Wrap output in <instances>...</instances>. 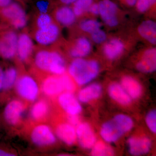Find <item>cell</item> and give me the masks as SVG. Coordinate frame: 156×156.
<instances>
[{"mask_svg": "<svg viewBox=\"0 0 156 156\" xmlns=\"http://www.w3.org/2000/svg\"><path fill=\"white\" fill-rule=\"evenodd\" d=\"M34 61L36 66L39 69L54 75L63 74L66 69L63 56L54 50H39L36 53Z\"/></svg>", "mask_w": 156, "mask_h": 156, "instance_id": "1", "label": "cell"}, {"mask_svg": "<svg viewBox=\"0 0 156 156\" xmlns=\"http://www.w3.org/2000/svg\"><path fill=\"white\" fill-rule=\"evenodd\" d=\"M68 72L71 77L77 84L83 85L97 76L99 72V66L95 60L76 58L69 65Z\"/></svg>", "mask_w": 156, "mask_h": 156, "instance_id": "2", "label": "cell"}, {"mask_svg": "<svg viewBox=\"0 0 156 156\" xmlns=\"http://www.w3.org/2000/svg\"><path fill=\"white\" fill-rule=\"evenodd\" d=\"M133 125V120L130 117L125 115H118L102 125L101 135L106 142H115L130 131Z\"/></svg>", "mask_w": 156, "mask_h": 156, "instance_id": "3", "label": "cell"}, {"mask_svg": "<svg viewBox=\"0 0 156 156\" xmlns=\"http://www.w3.org/2000/svg\"><path fill=\"white\" fill-rule=\"evenodd\" d=\"M1 14L6 22L14 30L22 29L27 25L28 17L22 5L12 2L1 9Z\"/></svg>", "mask_w": 156, "mask_h": 156, "instance_id": "4", "label": "cell"}, {"mask_svg": "<svg viewBox=\"0 0 156 156\" xmlns=\"http://www.w3.org/2000/svg\"><path fill=\"white\" fill-rule=\"evenodd\" d=\"M16 88L18 95L29 101L35 100L39 94V87L37 82L30 76L25 75L17 80Z\"/></svg>", "mask_w": 156, "mask_h": 156, "instance_id": "5", "label": "cell"}, {"mask_svg": "<svg viewBox=\"0 0 156 156\" xmlns=\"http://www.w3.org/2000/svg\"><path fill=\"white\" fill-rule=\"evenodd\" d=\"M18 35L14 30L5 32L0 38V54L3 58L10 59L17 55Z\"/></svg>", "mask_w": 156, "mask_h": 156, "instance_id": "6", "label": "cell"}, {"mask_svg": "<svg viewBox=\"0 0 156 156\" xmlns=\"http://www.w3.org/2000/svg\"><path fill=\"white\" fill-rule=\"evenodd\" d=\"M59 27L53 22L46 28L37 29L34 34V38L38 44L48 46L55 43L59 37Z\"/></svg>", "mask_w": 156, "mask_h": 156, "instance_id": "7", "label": "cell"}, {"mask_svg": "<svg viewBox=\"0 0 156 156\" xmlns=\"http://www.w3.org/2000/svg\"><path fill=\"white\" fill-rule=\"evenodd\" d=\"M99 13L103 22L110 27H115L119 23L117 16L118 7L110 0H102L99 4Z\"/></svg>", "mask_w": 156, "mask_h": 156, "instance_id": "8", "label": "cell"}, {"mask_svg": "<svg viewBox=\"0 0 156 156\" xmlns=\"http://www.w3.org/2000/svg\"><path fill=\"white\" fill-rule=\"evenodd\" d=\"M31 138L34 143L39 146L51 145L56 141V136L51 128L44 125H39L34 128Z\"/></svg>", "mask_w": 156, "mask_h": 156, "instance_id": "9", "label": "cell"}, {"mask_svg": "<svg viewBox=\"0 0 156 156\" xmlns=\"http://www.w3.org/2000/svg\"><path fill=\"white\" fill-rule=\"evenodd\" d=\"M34 46L31 37L27 32H23L18 35L17 55L20 60L28 61L32 55Z\"/></svg>", "mask_w": 156, "mask_h": 156, "instance_id": "10", "label": "cell"}, {"mask_svg": "<svg viewBox=\"0 0 156 156\" xmlns=\"http://www.w3.org/2000/svg\"><path fill=\"white\" fill-rule=\"evenodd\" d=\"M42 90L48 96H54L65 91L62 76L53 75L48 77L42 84Z\"/></svg>", "mask_w": 156, "mask_h": 156, "instance_id": "11", "label": "cell"}, {"mask_svg": "<svg viewBox=\"0 0 156 156\" xmlns=\"http://www.w3.org/2000/svg\"><path fill=\"white\" fill-rule=\"evenodd\" d=\"M58 102L62 109L69 115L80 113L82 108L80 104L71 92H65L60 94Z\"/></svg>", "mask_w": 156, "mask_h": 156, "instance_id": "12", "label": "cell"}, {"mask_svg": "<svg viewBox=\"0 0 156 156\" xmlns=\"http://www.w3.org/2000/svg\"><path fill=\"white\" fill-rule=\"evenodd\" d=\"M25 107L20 101L14 100L8 103L4 111V117L7 122L11 125L18 124Z\"/></svg>", "mask_w": 156, "mask_h": 156, "instance_id": "13", "label": "cell"}, {"mask_svg": "<svg viewBox=\"0 0 156 156\" xmlns=\"http://www.w3.org/2000/svg\"><path fill=\"white\" fill-rule=\"evenodd\" d=\"M76 133V138L82 147L89 149L95 145L96 137L89 124L86 123L79 124Z\"/></svg>", "mask_w": 156, "mask_h": 156, "instance_id": "14", "label": "cell"}, {"mask_svg": "<svg viewBox=\"0 0 156 156\" xmlns=\"http://www.w3.org/2000/svg\"><path fill=\"white\" fill-rule=\"evenodd\" d=\"M136 67L140 72L151 73L156 69V50L151 48L146 50L140 60L137 62Z\"/></svg>", "mask_w": 156, "mask_h": 156, "instance_id": "15", "label": "cell"}, {"mask_svg": "<svg viewBox=\"0 0 156 156\" xmlns=\"http://www.w3.org/2000/svg\"><path fill=\"white\" fill-rule=\"evenodd\" d=\"M128 145L131 155L140 156L147 154L149 151L151 142L147 137H131L128 139Z\"/></svg>", "mask_w": 156, "mask_h": 156, "instance_id": "16", "label": "cell"}, {"mask_svg": "<svg viewBox=\"0 0 156 156\" xmlns=\"http://www.w3.org/2000/svg\"><path fill=\"white\" fill-rule=\"evenodd\" d=\"M92 50V44L89 39L81 37L76 40L69 50L70 56L73 58H83L89 55Z\"/></svg>", "mask_w": 156, "mask_h": 156, "instance_id": "17", "label": "cell"}, {"mask_svg": "<svg viewBox=\"0 0 156 156\" xmlns=\"http://www.w3.org/2000/svg\"><path fill=\"white\" fill-rule=\"evenodd\" d=\"M54 17L60 25L69 27L76 22V16L72 9L67 6H63L55 10Z\"/></svg>", "mask_w": 156, "mask_h": 156, "instance_id": "18", "label": "cell"}, {"mask_svg": "<svg viewBox=\"0 0 156 156\" xmlns=\"http://www.w3.org/2000/svg\"><path fill=\"white\" fill-rule=\"evenodd\" d=\"M56 134L58 138L68 145H72L76 139V133L74 127L68 123H63L57 126Z\"/></svg>", "mask_w": 156, "mask_h": 156, "instance_id": "19", "label": "cell"}, {"mask_svg": "<svg viewBox=\"0 0 156 156\" xmlns=\"http://www.w3.org/2000/svg\"><path fill=\"white\" fill-rule=\"evenodd\" d=\"M125 49L124 43L120 39H112L104 46L103 53L107 58L113 60L119 57Z\"/></svg>", "mask_w": 156, "mask_h": 156, "instance_id": "20", "label": "cell"}, {"mask_svg": "<svg viewBox=\"0 0 156 156\" xmlns=\"http://www.w3.org/2000/svg\"><path fill=\"white\" fill-rule=\"evenodd\" d=\"M138 33L152 44L156 43V23L151 20L144 21L138 27Z\"/></svg>", "mask_w": 156, "mask_h": 156, "instance_id": "21", "label": "cell"}, {"mask_svg": "<svg viewBox=\"0 0 156 156\" xmlns=\"http://www.w3.org/2000/svg\"><path fill=\"white\" fill-rule=\"evenodd\" d=\"M108 93L112 99L120 104L127 105L131 102V98L122 85L117 83H113L109 86Z\"/></svg>", "mask_w": 156, "mask_h": 156, "instance_id": "22", "label": "cell"}, {"mask_svg": "<svg viewBox=\"0 0 156 156\" xmlns=\"http://www.w3.org/2000/svg\"><path fill=\"white\" fill-rule=\"evenodd\" d=\"M102 88L99 84L93 83L85 87L79 92L78 99L83 103H87L100 96Z\"/></svg>", "mask_w": 156, "mask_h": 156, "instance_id": "23", "label": "cell"}, {"mask_svg": "<svg viewBox=\"0 0 156 156\" xmlns=\"http://www.w3.org/2000/svg\"><path fill=\"white\" fill-rule=\"evenodd\" d=\"M122 86L131 98H138L142 92V88L139 82L130 76H126L122 79Z\"/></svg>", "mask_w": 156, "mask_h": 156, "instance_id": "24", "label": "cell"}, {"mask_svg": "<svg viewBox=\"0 0 156 156\" xmlns=\"http://www.w3.org/2000/svg\"><path fill=\"white\" fill-rule=\"evenodd\" d=\"M49 106L46 101H39L34 104L30 111L32 118L35 120H41L46 116L49 112Z\"/></svg>", "mask_w": 156, "mask_h": 156, "instance_id": "25", "label": "cell"}, {"mask_svg": "<svg viewBox=\"0 0 156 156\" xmlns=\"http://www.w3.org/2000/svg\"><path fill=\"white\" fill-rule=\"evenodd\" d=\"M17 72L14 67H10L4 72L3 76V89L8 90L17 82Z\"/></svg>", "mask_w": 156, "mask_h": 156, "instance_id": "26", "label": "cell"}, {"mask_svg": "<svg viewBox=\"0 0 156 156\" xmlns=\"http://www.w3.org/2000/svg\"><path fill=\"white\" fill-rule=\"evenodd\" d=\"M91 155L95 156H112L114 151L111 147L102 142H99L93 146Z\"/></svg>", "mask_w": 156, "mask_h": 156, "instance_id": "27", "label": "cell"}, {"mask_svg": "<svg viewBox=\"0 0 156 156\" xmlns=\"http://www.w3.org/2000/svg\"><path fill=\"white\" fill-rule=\"evenodd\" d=\"M92 2V0H77L74 3L72 9L76 17L82 16L84 13L88 11Z\"/></svg>", "mask_w": 156, "mask_h": 156, "instance_id": "28", "label": "cell"}, {"mask_svg": "<svg viewBox=\"0 0 156 156\" xmlns=\"http://www.w3.org/2000/svg\"><path fill=\"white\" fill-rule=\"evenodd\" d=\"M101 23L94 19L85 20L80 24V27L83 31L90 34L100 29Z\"/></svg>", "mask_w": 156, "mask_h": 156, "instance_id": "29", "label": "cell"}, {"mask_svg": "<svg viewBox=\"0 0 156 156\" xmlns=\"http://www.w3.org/2000/svg\"><path fill=\"white\" fill-rule=\"evenodd\" d=\"M53 22V17L49 13L39 14L36 19L37 29L46 28Z\"/></svg>", "mask_w": 156, "mask_h": 156, "instance_id": "30", "label": "cell"}, {"mask_svg": "<svg viewBox=\"0 0 156 156\" xmlns=\"http://www.w3.org/2000/svg\"><path fill=\"white\" fill-rule=\"evenodd\" d=\"M147 127L152 132H156V112L155 110L151 111L148 113L146 118Z\"/></svg>", "mask_w": 156, "mask_h": 156, "instance_id": "31", "label": "cell"}, {"mask_svg": "<svg viewBox=\"0 0 156 156\" xmlns=\"http://www.w3.org/2000/svg\"><path fill=\"white\" fill-rule=\"evenodd\" d=\"M156 0H138L136 3V9L140 13L147 11L155 3Z\"/></svg>", "mask_w": 156, "mask_h": 156, "instance_id": "32", "label": "cell"}, {"mask_svg": "<svg viewBox=\"0 0 156 156\" xmlns=\"http://www.w3.org/2000/svg\"><path fill=\"white\" fill-rule=\"evenodd\" d=\"M91 34L92 41L96 44H101L105 41L106 40V34L104 31L101 29L95 31Z\"/></svg>", "mask_w": 156, "mask_h": 156, "instance_id": "33", "label": "cell"}, {"mask_svg": "<svg viewBox=\"0 0 156 156\" xmlns=\"http://www.w3.org/2000/svg\"><path fill=\"white\" fill-rule=\"evenodd\" d=\"M50 2L48 1H41L37 2L36 8L38 14L41 13H49L50 11Z\"/></svg>", "mask_w": 156, "mask_h": 156, "instance_id": "34", "label": "cell"}, {"mask_svg": "<svg viewBox=\"0 0 156 156\" xmlns=\"http://www.w3.org/2000/svg\"><path fill=\"white\" fill-rule=\"evenodd\" d=\"M88 11L94 15H99V9L98 4L92 3V5L89 7Z\"/></svg>", "mask_w": 156, "mask_h": 156, "instance_id": "35", "label": "cell"}, {"mask_svg": "<svg viewBox=\"0 0 156 156\" xmlns=\"http://www.w3.org/2000/svg\"><path fill=\"white\" fill-rule=\"evenodd\" d=\"M69 122V124L73 126H77L79 125V117L77 115H69L68 118Z\"/></svg>", "mask_w": 156, "mask_h": 156, "instance_id": "36", "label": "cell"}, {"mask_svg": "<svg viewBox=\"0 0 156 156\" xmlns=\"http://www.w3.org/2000/svg\"><path fill=\"white\" fill-rule=\"evenodd\" d=\"M12 2V0H0V8L7 7Z\"/></svg>", "mask_w": 156, "mask_h": 156, "instance_id": "37", "label": "cell"}, {"mask_svg": "<svg viewBox=\"0 0 156 156\" xmlns=\"http://www.w3.org/2000/svg\"><path fill=\"white\" fill-rule=\"evenodd\" d=\"M3 76L4 71L2 69V68H0V91L3 89Z\"/></svg>", "mask_w": 156, "mask_h": 156, "instance_id": "38", "label": "cell"}, {"mask_svg": "<svg viewBox=\"0 0 156 156\" xmlns=\"http://www.w3.org/2000/svg\"><path fill=\"white\" fill-rule=\"evenodd\" d=\"M77 0H59L60 2L62 4L64 5H70V4H73Z\"/></svg>", "mask_w": 156, "mask_h": 156, "instance_id": "39", "label": "cell"}, {"mask_svg": "<svg viewBox=\"0 0 156 156\" xmlns=\"http://www.w3.org/2000/svg\"><path fill=\"white\" fill-rule=\"evenodd\" d=\"M14 156V154L7 152L5 151L2 150L0 149V156Z\"/></svg>", "mask_w": 156, "mask_h": 156, "instance_id": "40", "label": "cell"}, {"mask_svg": "<svg viewBox=\"0 0 156 156\" xmlns=\"http://www.w3.org/2000/svg\"><path fill=\"white\" fill-rule=\"evenodd\" d=\"M138 0H126V2L130 6H133L136 5Z\"/></svg>", "mask_w": 156, "mask_h": 156, "instance_id": "41", "label": "cell"}, {"mask_svg": "<svg viewBox=\"0 0 156 156\" xmlns=\"http://www.w3.org/2000/svg\"><path fill=\"white\" fill-rule=\"evenodd\" d=\"M16 1H17V2H19V3H20V4H21V5H23V4H24L25 2V1H26V0H16Z\"/></svg>", "mask_w": 156, "mask_h": 156, "instance_id": "42", "label": "cell"}, {"mask_svg": "<svg viewBox=\"0 0 156 156\" xmlns=\"http://www.w3.org/2000/svg\"><path fill=\"white\" fill-rule=\"evenodd\" d=\"M1 68V67H0V68Z\"/></svg>", "mask_w": 156, "mask_h": 156, "instance_id": "43", "label": "cell"}]
</instances>
